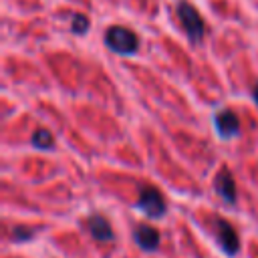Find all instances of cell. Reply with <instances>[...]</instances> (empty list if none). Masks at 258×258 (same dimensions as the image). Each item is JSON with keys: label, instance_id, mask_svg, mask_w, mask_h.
Wrapping results in <instances>:
<instances>
[{"label": "cell", "instance_id": "cell-1", "mask_svg": "<svg viewBox=\"0 0 258 258\" xmlns=\"http://www.w3.org/2000/svg\"><path fill=\"white\" fill-rule=\"evenodd\" d=\"M177 18H179L189 42H194V44L202 42V38L206 34V24H204L198 8L194 4H189L187 0H179L177 2Z\"/></svg>", "mask_w": 258, "mask_h": 258}, {"label": "cell", "instance_id": "cell-2", "mask_svg": "<svg viewBox=\"0 0 258 258\" xmlns=\"http://www.w3.org/2000/svg\"><path fill=\"white\" fill-rule=\"evenodd\" d=\"M105 44L117 54H133L139 48V38L133 30L113 24L105 30Z\"/></svg>", "mask_w": 258, "mask_h": 258}, {"label": "cell", "instance_id": "cell-3", "mask_svg": "<svg viewBox=\"0 0 258 258\" xmlns=\"http://www.w3.org/2000/svg\"><path fill=\"white\" fill-rule=\"evenodd\" d=\"M212 228H214V234H216V240H218L220 248L228 256H236L238 250H240V238H238L234 226L224 218H214L212 220Z\"/></svg>", "mask_w": 258, "mask_h": 258}, {"label": "cell", "instance_id": "cell-4", "mask_svg": "<svg viewBox=\"0 0 258 258\" xmlns=\"http://www.w3.org/2000/svg\"><path fill=\"white\" fill-rule=\"evenodd\" d=\"M137 208L149 218H161L165 214V200H163V196L157 187L145 185V187L139 189Z\"/></svg>", "mask_w": 258, "mask_h": 258}, {"label": "cell", "instance_id": "cell-5", "mask_svg": "<svg viewBox=\"0 0 258 258\" xmlns=\"http://www.w3.org/2000/svg\"><path fill=\"white\" fill-rule=\"evenodd\" d=\"M214 125H216V131H218V135L222 139H232V137L240 135V119L230 109L218 111L214 115Z\"/></svg>", "mask_w": 258, "mask_h": 258}, {"label": "cell", "instance_id": "cell-6", "mask_svg": "<svg viewBox=\"0 0 258 258\" xmlns=\"http://www.w3.org/2000/svg\"><path fill=\"white\" fill-rule=\"evenodd\" d=\"M214 187L218 191V196L226 202V204H234L236 202V181L230 173V169H220L218 175H216V181H214Z\"/></svg>", "mask_w": 258, "mask_h": 258}, {"label": "cell", "instance_id": "cell-7", "mask_svg": "<svg viewBox=\"0 0 258 258\" xmlns=\"http://www.w3.org/2000/svg\"><path fill=\"white\" fill-rule=\"evenodd\" d=\"M133 238H135L137 246L147 250V252H153L159 246V232L153 226H147V224H139L133 232Z\"/></svg>", "mask_w": 258, "mask_h": 258}, {"label": "cell", "instance_id": "cell-8", "mask_svg": "<svg viewBox=\"0 0 258 258\" xmlns=\"http://www.w3.org/2000/svg\"><path fill=\"white\" fill-rule=\"evenodd\" d=\"M87 228H89L91 236H93L95 240H99V242H109V240H113V228H111V224H109L103 216H99V214H93V216L87 220Z\"/></svg>", "mask_w": 258, "mask_h": 258}, {"label": "cell", "instance_id": "cell-9", "mask_svg": "<svg viewBox=\"0 0 258 258\" xmlns=\"http://www.w3.org/2000/svg\"><path fill=\"white\" fill-rule=\"evenodd\" d=\"M30 141H32V145L36 149H50L52 143H54V137H52V133L48 129H36L32 133V139Z\"/></svg>", "mask_w": 258, "mask_h": 258}, {"label": "cell", "instance_id": "cell-10", "mask_svg": "<svg viewBox=\"0 0 258 258\" xmlns=\"http://www.w3.org/2000/svg\"><path fill=\"white\" fill-rule=\"evenodd\" d=\"M89 26H91V22H89V18H87L85 14H73L71 30H73L75 34H83V32H87Z\"/></svg>", "mask_w": 258, "mask_h": 258}, {"label": "cell", "instance_id": "cell-11", "mask_svg": "<svg viewBox=\"0 0 258 258\" xmlns=\"http://www.w3.org/2000/svg\"><path fill=\"white\" fill-rule=\"evenodd\" d=\"M32 236H34V230H32V228H26V226H16V228H12V240H16V242L30 240Z\"/></svg>", "mask_w": 258, "mask_h": 258}, {"label": "cell", "instance_id": "cell-12", "mask_svg": "<svg viewBox=\"0 0 258 258\" xmlns=\"http://www.w3.org/2000/svg\"><path fill=\"white\" fill-rule=\"evenodd\" d=\"M252 99H254V103L258 105V83L252 87Z\"/></svg>", "mask_w": 258, "mask_h": 258}]
</instances>
